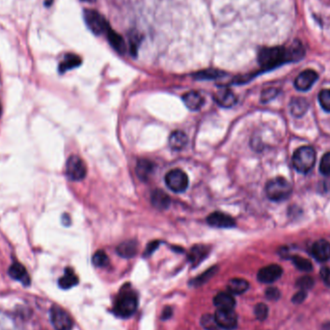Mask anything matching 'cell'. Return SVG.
<instances>
[{"label":"cell","mask_w":330,"mask_h":330,"mask_svg":"<svg viewBox=\"0 0 330 330\" xmlns=\"http://www.w3.org/2000/svg\"><path fill=\"white\" fill-rule=\"evenodd\" d=\"M172 316V309L171 308H169V307H167V308H165L164 309V311H163V313H162V318L164 319H166V318H170Z\"/></svg>","instance_id":"42"},{"label":"cell","mask_w":330,"mask_h":330,"mask_svg":"<svg viewBox=\"0 0 330 330\" xmlns=\"http://www.w3.org/2000/svg\"><path fill=\"white\" fill-rule=\"evenodd\" d=\"M151 202L153 206L158 209L163 210L170 206L171 199L163 190L156 189L151 197Z\"/></svg>","instance_id":"20"},{"label":"cell","mask_w":330,"mask_h":330,"mask_svg":"<svg viewBox=\"0 0 330 330\" xmlns=\"http://www.w3.org/2000/svg\"><path fill=\"white\" fill-rule=\"evenodd\" d=\"M105 35L109 42L110 46L120 54H124L127 51V44L121 35L116 33L111 27L106 31Z\"/></svg>","instance_id":"19"},{"label":"cell","mask_w":330,"mask_h":330,"mask_svg":"<svg viewBox=\"0 0 330 330\" xmlns=\"http://www.w3.org/2000/svg\"><path fill=\"white\" fill-rule=\"evenodd\" d=\"M292 184L282 177H277L270 180L266 185L267 196L274 202H280L288 199L292 194Z\"/></svg>","instance_id":"4"},{"label":"cell","mask_w":330,"mask_h":330,"mask_svg":"<svg viewBox=\"0 0 330 330\" xmlns=\"http://www.w3.org/2000/svg\"><path fill=\"white\" fill-rule=\"evenodd\" d=\"M266 296L270 300H277L280 296V292L276 288H269L266 291Z\"/></svg>","instance_id":"38"},{"label":"cell","mask_w":330,"mask_h":330,"mask_svg":"<svg viewBox=\"0 0 330 330\" xmlns=\"http://www.w3.org/2000/svg\"><path fill=\"white\" fill-rule=\"evenodd\" d=\"M296 286L298 288H300L301 290L305 291V290H308V289H311L314 286V280L310 276H303V277H300L296 281Z\"/></svg>","instance_id":"34"},{"label":"cell","mask_w":330,"mask_h":330,"mask_svg":"<svg viewBox=\"0 0 330 330\" xmlns=\"http://www.w3.org/2000/svg\"><path fill=\"white\" fill-rule=\"evenodd\" d=\"M278 94V90L275 88H269L267 90H264L262 93V97H261V100L263 102H268L269 100H271L272 98H275Z\"/></svg>","instance_id":"37"},{"label":"cell","mask_w":330,"mask_h":330,"mask_svg":"<svg viewBox=\"0 0 330 330\" xmlns=\"http://www.w3.org/2000/svg\"><path fill=\"white\" fill-rule=\"evenodd\" d=\"M223 75H225V73L221 72L219 70L208 69V70L197 72L193 74V77L198 80H211L222 77Z\"/></svg>","instance_id":"28"},{"label":"cell","mask_w":330,"mask_h":330,"mask_svg":"<svg viewBox=\"0 0 330 330\" xmlns=\"http://www.w3.org/2000/svg\"><path fill=\"white\" fill-rule=\"evenodd\" d=\"M318 102L322 109L330 112V89L321 90L318 94Z\"/></svg>","instance_id":"32"},{"label":"cell","mask_w":330,"mask_h":330,"mask_svg":"<svg viewBox=\"0 0 330 330\" xmlns=\"http://www.w3.org/2000/svg\"><path fill=\"white\" fill-rule=\"evenodd\" d=\"M215 100L220 106L229 108V107H232L233 105L236 103L237 98L230 89L222 88L216 92Z\"/></svg>","instance_id":"17"},{"label":"cell","mask_w":330,"mask_h":330,"mask_svg":"<svg viewBox=\"0 0 330 330\" xmlns=\"http://www.w3.org/2000/svg\"><path fill=\"white\" fill-rule=\"evenodd\" d=\"M77 283H78V278L74 273V271L71 268H67L65 269L64 275L59 279L58 285L63 290H69L74 287L75 285H77Z\"/></svg>","instance_id":"24"},{"label":"cell","mask_w":330,"mask_h":330,"mask_svg":"<svg viewBox=\"0 0 330 330\" xmlns=\"http://www.w3.org/2000/svg\"><path fill=\"white\" fill-rule=\"evenodd\" d=\"M258 61L264 70H272L291 62L288 48H264L259 51Z\"/></svg>","instance_id":"1"},{"label":"cell","mask_w":330,"mask_h":330,"mask_svg":"<svg viewBox=\"0 0 330 330\" xmlns=\"http://www.w3.org/2000/svg\"><path fill=\"white\" fill-rule=\"evenodd\" d=\"M138 306V298L136 293L126 288V290L119 293L114 303V313L121 318H129L133 316Z\"/></svg>","instance_id":"2"},{"label":"cell","mask_w":330,"mask_h":330,"mask_svg":"<svg viewBox=\"0 0 330 330\" xmlns=\"http://www.w3.org/2000/svg\"><path fill=\"white\" fill-rule=\"evenodd\" d=\"M268 314H269V308L266 304L259 303L255 307V315L258 319H260V320L266 319L268 317Z\"/></svg>","instance_id":"36"},{"label":"cell","mask_w":330,"mask_h":330,"mask_svg":"<svg viewBox=\"0 0 330 330\" xmlns=\"http://www.w3.org/2000/svg\"><path fill=\"white\" fill-rule=\"evenodd\" d=\"M116 250L117 253L123 258H132L136 255L138 250V245L135 241L131 240L124 242L121 245H118Z\"/></svg>","instance_id":"25"},{"label":"cell","mask_w":330,"mask_h":330,"mask_svg":"<svg viewBox=\"0 0 330 330\" xmlns=\"http://www.w3.org/2000/svg\"><path fill=\"white\" fill-rule=\"evenodd\" d=\"M320 277L323 282L330 287V269L328 268H322L320 269Z\"/></svg>","instance_id":"40"},{"label":"cell","mask_w":330,"mask_h":330,"mask_svg":"<svg viewBox=\"0 0 330 330\" xmlns=\"http://www.w3.org/2000/svg\"><path fill=\"white\" fill-rule=\"evenodd\" d=\"M62 218H63V224L65 225V226H69L70 224H71V220H70V216L68 215V214H63V216H62Z\"/></svg>","instance_id":"43"},{"label":"cell","mask_w":330,"mask_h":330,"mask_svg":"<svg viewBox=\"0 0 330 330\" xmlns=\"http://www.w3.org/2000/svg\"><path fill=\"white\" fill-rule=\"evenodd\" d=\"M292 162L296 171L306 174L311 171L315 165L316 152L312 147H300L293 153Z\"/></svg>","instance_id":"3"},{"label":"cell","mask_w":330,"mask_h":330,"mask_svg":"<svg viewBox=\"0 0 330 330\" xmlns=\"http://www.w3.org/2000/svg\"><path fill=\"white\" fill-rule=\"evenodd\" d=\"M283 273V269L278 265H269L268 267H265L260 269L258 272V279L262 283H272L276 281L281 277Z\"/></svg>","instance_id":"12"},{"label":"cell","mask_w":330,"mask_h":330,"mask_svg":"<svg viewBox=\"0 0 330 330\" xmlns=\"http://www.w3.org/2000/svg\"><path fill=\"white\" fill-rule=\"evenodd\" d=\"M188 138L182 131H175L172 133L169 137V146L172 150L181 151L187 145Z\"/></svg>","instance_id":"23"},{"label":"cell","mask_w":330,"mask_h":330,"mask_svg":"<svg viewBox=\"0 0 330 330\" xmlns=\"http://www.w3.org/2000/svg\"><path fill=\"white\" fill-rule=\"evenodd\" d=\"M318 73L314 70H305L299 73L294 80V87L298 91H308L318 80Z\"/></svg>","instance_id":"11"},{"label":"cell","mask_w":330,"mask_h":330,"mask_svg":"<svg viewBox=\"0 0 330 330\" xmlns=\"http://www.w3.org/2000/svg\"><path fill=\"white\" fill-rule=\"evenodd\" d=\"M312 254L318 262H326L330 259V244L325 240H319L312 247Z\"/></svg>","instance_id":"14"},{"label":"cell","mask_w":330,"mask_h":330,"mask_svg":"<svg viewBox=\"0 0 330 330\" xmlns=\"http://www.w3.org/2000/svg\"><path fill=\"white\" fill-rule=\"evenodd\" d=\"M8 273L13 279L21 282L24 286H29L30 285V282H31L30 276H29L26 269L22 264L14 263L12 266L9 268Z\"/></svg>","instance_id":"13"},{"label":"cell","mask_w":330,"mask_h":330,"mask_svg":"<svg viewBox=\"0 0 330 330\" xmlns=\"http://www.w3.org/2000/svg\"><path fill=\"white\" fill-rule=\"evenodd\" d=\"M209 248L203 245H194L188 254V261L193 265L198 266L206 257L208 256Z\"/></svg>","instance_id":"18"},{"label":"cell","mask_w":330,"mask_h":330,"mask_svg":"<svg viewBox=\"0 0 330 330\" xmlns=\"http://www.w3.org/2000/svg\"><path fill=\"white\" fill-rule=\"evenodd\" d=\"M306 296H307V293H306L305 291L301 290V291H299L298 293H296L293 295L292 301L294 303H301L305 300Z\"/></svg>","instance_id":"39"},{"label":"cell","mask_w":330,"mask_h":330,"mask_svg":"<svg viewBox=\"0 0 330 330\" xmlns=\"http://www.w3.org/2000/svg\"><path fill=\"white\" fill-rule=\"evenodd\" d=\"M165 183L167 187L174 192H183L188 187V177L181 169H173L165 176Z\"/></svg>","instance_id":"7"},{"label":"cell","mask_w":330,"mask_h":330,"mask_svg":"<svg viewBox=\"0 0 330 330\" xmlns=\"http://www.w3.org/2000/svg\"><path fill=\"white\" fill-rule=\"evenodd\" d=\"M1 113H2V106H1V103H0V116H1Z\"/></svg>","instance_id":"44"},{"label":"cell","mask_w":330,"mask_h":330,"mask_svg":"<svg viewBox=\"0 0 330 330\" xmlns=\"http://www.w3.org/2000/svg\"><path fill=\"white\" fill-rule=\"evenodd\" d=\"M309 103L303 98H293L290 102V110L294 117H301L306 113Z\"/></svg>","instance_id":"26"},{"label":"cell","mask_w":330,"mask_h":330,"mask_svg":"<svg viewBox=\"0 0 330 330\" xmlns=\"http://www.w3.org/2000/svg\"><path fill=\"white\" fill-rule=\"evenodd\" d=\"M160 243L159 242H152V243H150L149 245H148V246H147L146 248V251H145V255L146 256H149V255H151L158 247H159V245Z\"/></svg>","instance_id":"41"},{"label":"cell","mask_w":330,"mask_h":330,"mask_svg":"<svg viewBox=\"0 0 330 330\" xmlns=\"http://www.w3.org/2000/svg\"><path fill=\"white\" fill-rule=\"evenodd\" d=\"M83 18L85 21L87 27L95 34V35H102L105 34L106 31L110 28L106 20L99 13L86 9L83 12Z\"/></svg>","instance_id":"5"},{"label":"cell","mask_w":330,"mask_h":330,"mask_svg":"<svg viewBox=\"0 0 330 330\" xmlns=\"http://www.w3.org/2000/svg\"><path fill=\"white\" fill-rule=\"evenodd\" d=\"M215 271H216V268H211V269H208L205 273H203V274H201L200 276H198L197 278H195L194 279V281L192 282L194 285H201V284H203V283H205V282L207 281V280H208L214 273H215Z\"/></svg>","instance_id":"35"},{"label":"cell","mask_w":330,"mask_h":330,"mask_svg":"<svg viewBox=\"0 0 330 330\" xmlns=\"http://www.w3.org/2000/svg\"><path fill=\"white\" fill-rule=\"evenodd\" d=\"M319 171L324 176H330V152L322 156L319 163Z\"/></svg>","instance_id":"33"},{"label":"cell","mask_w":330,"mask_h":330,"mask_svg":"<svg viewBox=\"0 0 330 330\" xmlns=\"http://www.w3.org/2000/svg\"><path fill=\"white\" fill-rule=\"evenodd\" d=\"M87 167L85 162L77 156H72L66 163V175L73 182L82 181L86 177Z\"/></svg>","instance_id":"6"},{"label":"cell","mask_w":330,"mask_h":330,"mask_svg":"<svg viewBox=\"0 0 330 330\" xmlns=\"http://www.w3.org/2000/svg\"><path fill=\"white\" fill-rule=\"evenodd\" d=\"M50 320L55 330H72L73 319L70 315L59 306H52L50 309Z\"/></svg>","instance_id":"8"},{"label":"cell","mask_w":330,"mask_h":330,"mask_svg":"<svg viewBox=\"0 0 330 330\" xmlns=\"http://www.w3.org/2000/svg\"><path fill=\"white\" fill-rule=\"evenodd\" d=\"M81 1H87V2H92V1H95V0H81Z\"/></svg>","instance_id":"45"},{"label":"cell","mask_w":330,"mask_h":330,"mask_svg":"<svg viewBox=\"0 0 330 330\" xmlns=\"http://www.w3.org/2000/svg\"><path fill=\"white\" fill-rule=\"evenodd\" d=\"M184 105L191 111H197L200 109L204 104V98L202 95L196 91H190L184 94L183 97Z\"/></svg>","instance_id":"16"},{"label":"cell","mask_w":330,"mask_h":330,"mask_svg":"<svg viewBox=\"0 0 330 330\" xmlns=\"http://www.w3.org/2000/svg\"><path fill=\"white\" fill-rule=\"evenodd\" d=\"M201 324L206 330H219V325L216 322L214 316L205 315L201 318Z\"/></svg>","instance_id":"31"},{"label":"cell","mask_w":330,"mask_h":330,"mask_svg":"<svg viewBox=\"0 0 330 330\" xmlns=\"http://www.w3.org/2000/svg\"><path fill=\"white\" fill-rule=\"evenodd\" d=\"M293 263L294 264V266L299 269V270H302V271H311L313 269V265L312 263L308 260V259H305L303 257L300 256H293Z\"/></svg>","instance_id":"30"},{"label":"cell","mask_w":330,"mask_h":330,"mask_svg":"<svg viewBox=\"0 0 330 330\" xmlns=\"http://www.w3.org/2000/svg\"><path fill=\"white\" fill-rule=\"evenodd\" d=\"M227 288H228L229 293H231L232 294H242L248 290L249 284L245 279L234 278L229 281L227 285Z\"/></svg>","instance_id":"27"},{"label":"cell","mask_w":330,"mask_h":330,"mask_svg":"<svg viewBox=\"0 0 330 330\" xmlns=\"http://www.w3.org/2000/svg\"><path fill=\"white\" fill-rule=\"evenodd\" d=\"M207 222L209 226L214 228L228 229L236 226V220L229 214H226L221 211H214L210 213L207 217Z\"/></svg>","instance_id":"10"},{"label":"cell","mask_w":330,"mask_h":330,"mask_svg":"<svg viewBox=\"0 0 330 330\" xmlns=\"http://www.w3.org/2000/svg\"><path fill=\"white\" fill-rule=\"evenodd\" d=\"M92 262L97 268H105L109 264V259L104 251L98 250L92 258Z\"/></svg>","instance_id":"29"},{"label":"cell","mask_w":330,"mask_h":330,"mask_svg":"<svg viewBox=\"0 0 330 330\" xmlns=\"http://www.w3.org/2000/svg\"><path fill=\"white\" fill-rule=\"evenodd\" d=\"M81 65V58L73 53H68L65 55L64 59L59 64V73H66L67 71L73 70Z\"/></svg>","instance_id":"22"},{"label":"cell","mask_w":330,"mask_h":330,"mask_svg":"<svg viewBox=\"0 0 330 330\" xmlns=\"http://www.w3.org/2000/svg\"><path fill=\"white\" fill-rule=\"evenodd\" d=\"M214 318L216 319V322L219 325L220 328L233 330L237 327L238 317L234 310L217 309L214 314Z\"/></svg>","instance_id":"9"},{"label":"cell","mask_w":330,"mask_h":330,"mask_svg":"<svg viewBox=\"0 0 330 330\" xmlns=\"http://www.w3.org/2000/svg\"><path fill=\"white\" fill-rule=\"evenodd\" d=\"M213 303L218 309L234 310L236 300L231 293H219L214 296Z\"/></svg>","instance_id":"21"},{"label":"cell","mask_w":330,"mask_h":330,"mask_svg":"<svg viewBox=\"0 0 330 330\" xmlns=\"http://www.w3.org/2000/svg\"><path fill=\"white\" fill-rule=\"evenodd\" d=\"M155 170V164L149 159H139L136 164V175L141 181H148Z\"/></svg>","instance_id":"15"}]
</instances>
